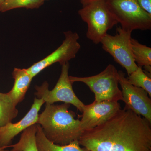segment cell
<instances>
[{"label": "cell", "mask_w": 151, "mask_h": 151, "mask_svg": "<svg viewBox=\"0 0 151 151\" xmlns=\"http://www.w3.org/2000/svg\"><path fill=\"white\" fill-rule=\"evenodd\" d=\"M64 34L65 39L58 48L43 59L26 69L33 78L54 63H59L62 65L75 58L81 48V45L78 42L79 35L77 33L71 31L65 32Z\"/></svg>", "instance_id": "cell-8"}, {"label": "cell", "mask_w": 151, "mask_h": 151, "mask_svg": "<svg viewBox=\"0 0 151 151\" xmlns=\"http://www.w3.org/2000/svg\"><path fill=\"white\" fill-rule=\"evenodd\" d=\"M80 1L81 4H82V6H86V5L90 4V3L96 1H106L107 0H80Z\"/></svg>", "instance_id": "cell-20"}, {"label": "cell", "mask_w": 151, "mask_h": 151, "mask_svg": "<svg viewBox=\"0 0 151 151\" xmlns=\"http://www.w3.org/2000/svg\"><path fill=\"white\" fill-rule=\"evenodd\" d=\"M44 1H46V0H44Z\"/></svg>", "instance_id": "cell-23"}, {"label": "cell", "mask_w": 151, "mask_h": 151, "mask_svg": "<svg viewBox=\"0 0 151 151\" xmlns=\"http://www.w3.org/2000/svg\"><path fill=\"white\" fill-rule=\"evenodd\" d=\"M44 0H7L0 6V12H5L17 8L36 9L42 5Z\"/></svg>", "instance_id": "cell-18"}, {"label": "cell", "mask_w": 151, "mask_h": 151, "mask_svg": "<svg viewBox=\"0 0 151 151\" xmlns=\"http://www.w3.org/2000/svg\"><path fill=\"white\" fill-rule=\"evenodd\" d=\"M16 106L8 93L0 92V127L12 122L17 116Z\"/></svg>", "instance_id": "cell-16"}, {"label": "cell", "mask_w": 151, "mask_h": 151, "mask_svg": "<svg viewBox=\"0 0 151 151\" xmlns=\"http://www.w3.org/2000/svg\"><path fill=\"white\" fill-rule=\"evenodd\" d=\"M62 65L61 73L56 85L52 90L49 89V84L45 81L41 86H36L35 94L39 99H43L46 104H53L62 102L73 105L80 112L84 111L85 105L76 95L72 87L73 83L69 79V64Z\"/></svg>", "instance_id": "cell-6"}, {"label": "cell", "mask_w": 151, "mask_h": 151, "mask_svg": "<svg viewBox=\"0 0 151 151\" xmlns=\"http://www.w3.org/2000/svg\"><path fill=\"white\" fill-rule=\"evenodd\" d=\"M78 13L88 25L86 37L95 44L100 43L108 31L119 23L105 1L90 3L82 7Z\"/></svg>", "instance_id": "cell-3"}, {"label": "cell", "mask_w": 151, "mask_h": 151, "mask_svg": "<svg viewBox=\"0 0 151 151\" xmlns=\"http://www.w3.org/2000/svg\"><path fill=\"white\" fill-rule=\"evenodd\" d=\"M140 6L151 15V0H136Z\"/></svg>", "instance_id": "cell-19"}, {"label": "cell", "mask_w": 151, "mask_h": 151, "mask_svg": "<svg viewBox=\"0 0 151 151\" xmlns=\"http://www.w3.org/2000/svg\"><path fill=\"white\" fill-rule=\"evenodd\" d=\"M124 109L130 110L147 119L151 124V100L144 89L130 84L122 70L118 71Z\"/></svg>", "instance_id": "cell-9"}, {"label": "cell", "mask_w": 151, "mask_h": 151, "mask_svg": "<svg viewBox=\"0 0 151 151\" xmlns=\"http://www.w3.org/2000/svg\"><path fill=\"white\" fill-rule=\"evenodd\" d=\"M6 1H7V0H0V6H1Z\"/></svg>", "instance_id": "cell-21"}, {"label": "cell", "mask_w": 151, "mask_h": 151, "mask_svg": "<svg viewBox=\"0 0 151 151\" xmlns=\"http://www.w3.org/2000/svg\"><path fill=\"white\" fill-rule=\"evenodd\" d=\"M131 47L133 56L138 66L144 67L146 72H151V48L142 44L134 38L131 39Z\"/></svg>", "instance_id": "cell-14"}, {"label": "cell", "mask_w": 151, "mask_h": 151, "mask_svg": "<svg viewBox=\"0 0 151 151\" xmlns=\"http://www.w3.org/2000/svg\"><path fill=\"white\" fill-rule=\"evenodd\" d=\"M106 4L116 20L123 29H151V15L144 11L136 0H107Z\"/></svg>", "instance_id": "cell-5"}, {"label": "cell", "mask_w": 151, "mask_h": 151, "mask_svg": "<svg viewBox=\"0 0 151 151\" xmlns=\"http://www.w3.org/2000/svg\"><path fill=\"white\" fill-rule=\"evenodd\" d=\"M132 33V32L119 27H117L116 35L107 34L100 42L103 49L111 55L116 62L126 69L128 76L138 67L134 59L131 47Z\"/></svg>", "instance_id": "cell-7"}, {"label": "cell", "mask_w": 151, "mask_h": 151, "mask_svg": "<svg viewBox=\"0 0 151 151\" xmlns=\"http://www.w3.org/2000/svg\"><path fill=\"white\" fill-rule=\"evenodd\" d=\"M150 73L144 71L142 67L138 66L137 68L127 77L130 84L144 89L151 97V79Z\"/></svg>", "instance_id": "cell-17"}, {"label": "cell", "mask_w": 151, "mask_h": 151, "mask_svg": "<svg viewBox=\"0 0 151 151\" xmlns=\"http://www.w3.org/2000/svg\"><path fill=\"white\" fill-rule=\"evenodd\" d=\"M70 105L46 104L45 109L39 115V124L46 138L60 145H68L78 140L83 134L80 120L75 119V113L69 110Z\"/></svg>", "instance_id": "cell-2"}, {"label": "cell", "mask_w": 151, "mask_h": 151, "mask_svg": "<svg viewBox=\"0 0 151 151\" xmlns=\"http://www.w3.org/2000/svg\"><path fill=\"white\" fill-rule=\"evenodd\" d=\"M37 130V124H34L24 131L19 140L12 147L10 151H38L36 140V134Z\"/></svg>", "instance_id": "cell-15"}, {"label": "cell", "mask_w": 151, "mask_h": 151, "mask_svg": "<svg viewBox=\"0 0 151 151\" xmlns=\"http://www.w3.org/2000/svg\"><path fill=\"white\" fill-rule=\"evenodd\" d=\"M118 70L112 64H109L97 75L87 77L69 76L72 83L81 82L89 87L95 95V101H118L122 100V91L119 88Z\"/></svg>", "instance_id": "cell-4"}, {"label": "cell", "mask_w": 151, "mask_h": 151, "mask_svg": "<svg viewBox=\"0 0 151 151\" xmlns=\"http://www.w3.org/2000/svg\"><path fill=\"white\" fill-rule=\"evenodd\" d=\"M120 109L121 105L117 101L94 100L85 105L80 120L81 129L84 132L94 129L106 122Z\"/></svg>", "instance_id": "cell-10"}, {"label": "cell", "mask_w": 151, "mask_h": 151, "mask_svg": "<svg viewBox=\"0 0 151 151\" xmlns=\"http://www.w3.org/2000/svg\"><path fill=\"white\" fill-rule=\"evenodd\" d=\"M45 103L42 99L35 97L29 112L20 121L12 122L0 127V147H8L14 138L28 127L37 123L38 113Z\"/></svg>", "instance_id": "cell-11"}, {"label": "cell", "mask_w": 151, "mask_h": 151, "mask_svg": "<svg viewBox=\"0 0 151 151\" xmlns=\"http://www.w3.org/2000/svg\"><path fill=\"white\" fill-rule=\"evenodd\" d=\"M12 74L14 79V86L8 93L17 105L24 99L33 78L24 68H15Z\"/></svg>", "instance_id": "cell-12"}, {"label": "cell", "mask_w": 151, "mask_h": 151, "mask_svg": "<svg viewBox=\"0 0 151 151\" xmlns=\"http://www.w3.org/2000/svg\"><path fill=\"white\" fill-rule=\"evenodd\" d=\"M151 126L131 110L120 109L105 123L84 132L78 142L89 151H151Z\"/></svg>", "instance_id": "cell-1"}, {"label": "cell", "mask_w": 151, "mask_h": 151, "mask_svg": "<svg viewBox=\"0 0 151 151\" xmlns=\"http://www.w3.org/2000/svg\"><path fill=\"white\" fill-rule=\"evenodd\" d=\"M5 148H4L0 147V151H9L7 150H5Z\"/></svg>", "instance_id": "cell-22"}, {"label": "cell", "mask_w": 151, "mask_h": 151, "mask_svg": "<svg viewBox=\"0 0 151 151\" xmlns=\"http://www.w3.org/2000/svg\"><path fill=\"white\" fill-rule=\"evenodd\" d=\"M36 140L38 151H89L84 147H81L78 140L73 141L65 145L55 144L46 138L41 127L38 124Z\"/></svg>", "instance_id": "cell-13"}]
</instances>
